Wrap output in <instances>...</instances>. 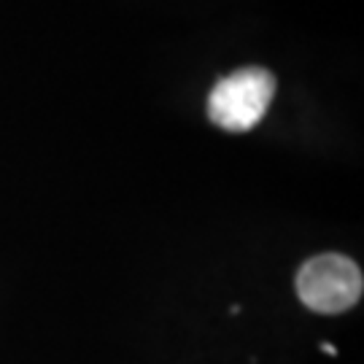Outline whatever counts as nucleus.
<instances>
[{"label":"nucleus","instance_id":"f257e3e1","mask_svg":"<svg viewBox=\"0 0 364 364\" xmlns=\"http://www.w3.org/2000/svg\"><path fill=\"white\" fill-rule=\"evenodd\" d=\"M275 95V76L264 68H240L208 95V119L227 132L254 130Z\"/></svg>","mask_w":364,"mask_h":364},{"label":"nucleus","instance_id":"f03ea898","mask_svg":"<svg viewBox=\"0 0 364 364\" xmlns=\"http://www.w3.org/2000/svg\"><path fill=\"white\" fill-rule=\"evenodd\" d=\"M364 291L359 264L343 254H318L297 273V294L316 313L335 316L353 308Z\"/></svg>","mask_w":364,"mask_h":364},{"label":"nucleus","instance_id":"7ed1b4c3","mask_svg":"<svg viewBox=\"0 0 364 364\" xmlns=\"http://www.w3.org/2000/svg\"><path fill=\"white\" fill-rule=\"evenodd\" d=\"M321 351H324V353H332V356H338V348H335L332 343H321Z\"/></svg>","mask_w":364,"mask_h":364}]
</instances>
